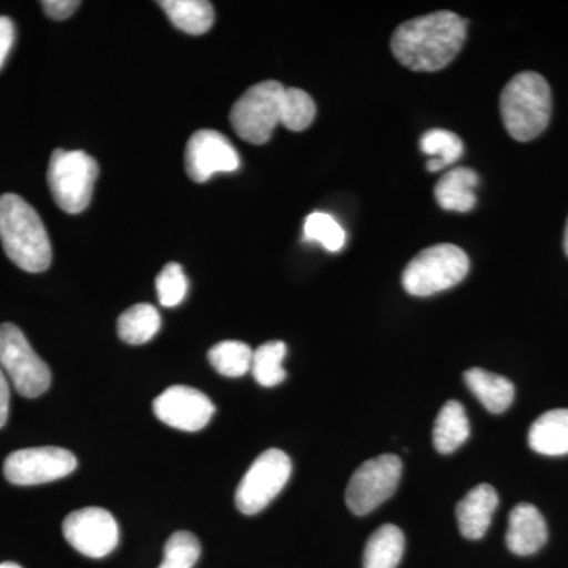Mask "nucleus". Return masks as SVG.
Returning <instances> with one entry per match:
<instances>
[{
	"mask_svg": "<svg viewBox=\"0 0 568 568\" xmlns=\"http://www.w3.org/2000/svg\"><path fill=\"white\" fill-rule=\"evenodd\" d=\"M467 37V21L454 11H436L403 22L392 36L396 61L413 71L446 69Z\"/></svg>",
	"mask_w": 568,
	"mask_h": 568,
	"instance_id": "nucleus-1",
	"label": "nucleus"
},
{
	"mask_svg": "<svg viewBox=\"0 0 568 568\" xmlns=\"http://www.w3.org/2000/svg\"><path fill=\"white\" fill-rule=\"evenodd\" d=\"M0 241L9 260L29 274L51 265L52 250L47 227L28 201L13 193L0 196Z\"/></svg>",
	"mask_w": 568,
	"mask_h": 568,
	"instance_id": "nucleus-2",
	"label": "nucleus"
},
{
	"mask_svg": "<svg viewBox=\"0 0 568 568\" xmlns=\"http://www.w3.org/2000/svg\"><path fill=\"white\" fill-rule=\"evenodd\" d=\"M551 89L536 71H523L508 81L500 93V115L504 126L514 140H536L551 119Z\"/></svg>",
	"mask_w": 568,
	"mask_h": 568,
	"instance_id": "nucleus-3",
	"label": "nucleus"
},
{
	"mask_svg": "<svg viewBox=\"0 0 568 568\" xmlns=\"http://www.w3.org/2000/svg\"><path fill=\"white\" fill-rule=\"evenodd\" d=\"M469 257L457 245L440 244L424 250L403 272V287L416 297L450 290L466 278Z\"/></svg>",
	"mask_w": 568,
	"mask_h": 568,
	"instance_id": "nucleus-4",
	"label": "nucleus"
},
{
	"mask_svg": "<svg viewBox=\"0 0 568 568\" xmlns=\"http://www.w3.org/2000/svg\"><path fill=\"white\" fill-rule=\"evenodd\" d=\"M99 174V163L89 153L55 149L48 166V183L55 204L67 213L85 211Z\"/></svg>",
	"mask_w": 568,
	"mask_h": 568,
	"instance_id": "nucleus-5",
	"label": "nucleus"
},
{
	"mask_svg": "<svg viewBox=\"0 0 568 568\" xmlns=\"http://www.w3.org/2000/svg\"><path fill=\"white\" fill-rule=\"evenodd\" d=\"M284 89L278 81L254 84L234 103L231 125L246 142L261 145L271 140L278 123H282Z\"/></svg>",
	"mask_w": 568,
	"mask_h": 568,
	"instance_id": "nucleus-6",
	"label": "nucleus"
},
{
	"mask_svg": "<svg viewBox=\"0 0 568 568\" xmlns=\"http://www.w3.org/2000/svg\"><path fill=\"white\" fill-rule=\"evenodd\" d=\"M0 368L26 398H37L51 386L50 366L37 355L21 328L11 323L0 324Z\"/></svg>",
	"mask_w": 568,
	"mask_h": 568,
	"instance_id": "nucleus-7",
	"label": "nucleus"
},
{
	"mask_svg": "<svg viewBox=\"0 0 568 568\" xmlns=\"http://www.w3.org/2000/svg\"><path fill=\"white\" fill-rule=\"evenodd\" d=\"M291 458L278 448H268L254 459L235 491V506L244 515H256L275 499L290 481Z\"/></svg>",
	"mask_w": 568,
	"mask_h": 568,
	"instance_id": "nucleus-8",
	"label": "nucleus"
},
{
	"mask_svg": "<svg viewBox=\"0 0 568 568\" xmlns=\"http://www.w3.org/2000/svg\"><path fill=\"white\" fill-rule=\"evenodd\" d=\"M403 463L396 455H381L368 459L351 477L346 504L355 515L372 514L394 495L402 480Z\"/></svg>",
	"mask_w": 568,
	"mask_h": 568,
	"instance_id": "nucleus-9",
	"label": "nucleus"
},
{
	"mask_svg": "<svg viewBox=\"0 0 568 568\" xmlns=\"http://www.w3.org/2000/svg\"><path fill=\"white\" fill-rule=\"evenodd\" d=\"M77 467V457L67 448L33 447L10 454L3 474L10 484L31 487L70 476Z\"/></svg>",
	"mask_w": 568,
	"mask_h": 568,
	"instance_id": "nucleus-10",
	"label": "nucleus"
},
{
	"mask_svg": "<svg viewBox=\"0 0 568 568\" xmlns=\"http://www.w3.org/2000/svg\"><path fill=\"white\" fill-rule=\"evenodd\" d=\"M62 530L71 547L92 559L111 555L119 544L118 521L110 511L100 507L71 511L63 519Z\"/></svg>",
	"mask_w": 568,
	"mask_h": 568,
	"instance_id": "nucleus-11",
	"label": "nucleus"
},
{
	"mask_svg": "<svg viewBox=\"0 0 568 568\" xmlns=\"http://www.w3.org/2000/svg\"><path fill=\"white\" fill-rule=\"evenodd\" d=\"M185 166L192 181L203 183L212 175L237 171L241 168V155L223 133L200 130L186 144Z\"/></svg>",
	"mask_w": 568,
	"mask_h": 568,
	"instance_id": "nucleus-12",
	"label": "nucleus"
},
{
	"mask_svg": "<svg viewBox=\"0 0 568 568\" xmlns=\"http://www.w3.org/2000/svg\"><path fill=\"white\" fill-rule=\"evenodd\" d=\"M153 413L164 425L193 433L207 426L215 414V406L196 388L171 386L153 399Z\"/></svg>",
	"mask_w": 568,
	"mask_h": 568,
	"instance_id": "nucleus-13",
	"label": "nucleus"
},
{
	"mask_svg": "<svg viewBox=\"0 0 568 568\" xmlns=\"http://www.w3.org/2000/svg\"><path fill=\"white\" fill-rule=\"evenodd\" d=\"M547 521L536 506L523 503L510 511L506 544L514 555H536L547 544Z\"/></svg>",
	"mask_w": 568,
	"mask_h": 568,
	"instance_id": "nucleus-14",
	"label": "nucleus"
},
{
	"mask_svg": "<svg viewBox=\"0 0 568 568\" xmlns=\"http://www.w3.org/2000/svg\"><path fill=\"white\" fill-rule=\"evenodd\" d=\"M499 496L491 485H477L457 506L459 532L469 540H480L488 532Z\"/></svg>",
	"mask_w": 568,
	"mask_h": 568,
	"instance_id": "nucleus-15",
	"label": "nucleus"
},
{
	"mask_svg": "<svg viewBox=\"0 0 568 568\" xmlns=\"http://www.w3.org/2000/svg\"><path fill=\"white\" fill-rule=\"evenodd\" d=\"M529 446L547 457L568 454V409H552L537 418L529 429Z\"/></svg>",
	"mask_w": 568,
	"mask_h": 568,
	"instance_id": "nucleus-16",
	"label": "nucleus"
},
{
	"mask_svg": "<svg viewBox=\"0 0 568 568\" xmlns=\"http://www.w3.org/2000/svg\"><path fill=\"white\" fill-rule=\"evenodd\" d=\"M478 175L469 168H455L437 182L435 196L437 204L446 211L469 212L477 204L476 186Z\"/></svg>",
	"mask_w": 568,
	"mask_h": 568,
	"instance_id": "nucleus-17",
	"label": "nucleus"
},
{
	"mask_svg": "<svg viewBox=\"0 0 568 568\" xmlns=\"http://www.w3.org/2000/svg\"><path fill=\"white\" fill-rule=\"evenodd\" d=\"M465 383L489 413H506L514 403L515 386L507 377L495 375L487 369L470 368L465 373Z\"/></svg>",
	"mask_w": 568,
	"mask_h": 568,
	"instance_id": "nucleus-18",
	"label": "nucleus"
},
{
	"mask_svg": "<svg viewBox=\"0 0 568 568\" xmlns=\"http://www.w3.org/2000/svg\"><path fill=\"white\" fill-rule=\"evenodd\" d=\"M470 428L465 407L450 399L437 414L433 428V444L439 454L448 455L458 450L469 437Z\"/></svg>",
	"mask_w": 568,
	"mask_h": 568,
	"instance_id": "nucleus-19",
	"label": "nucleus"
},
{
	"mask_svg": "<svg viewBox=\"0 0 568 568\" xmlns=\"http://www.w3.org/2000/svg\"><path fill=\"white\" fill-rule=\"evenodd\" d=\"M405 534L395 525H384L365 545L364 568H396L405 555Z\"/></svg>",
	"mask_w": 568,
	"mask_h": 568,
	"instance_id": "nucleus-20",
	"label": "nucleus"
},
{
	"mask_svg": "<svg viewBox=\"0 0 568 568\" xmlns=\"http://www.w3.org/2000/svg\"><path fill=\"white\" fill-rule=\"evenodd\" d=\"M159 6L175 28L190 36H203L215 22V11L207 0H164Z\"/></svg>",
	"mask_w": 568,
	"mask_h": 568,
	"instance_id": "nucleus-21",
	"label": "nucleus"
},
{
	"mask_svg": "<svg viewBox=\"0 0 568 568\" xmlns=\"http://www.w3.org/2000/svg\"><path fill=\"white\" fill-rule=\"evenodd\" d=\"M162 327V316L155 306L149 304L133 305L125 310L118 320V334L122 342L140 346L151 342Z\"/></svg>",
	"mask_w": 568,
	"mask_h": 568,
	"instance_id": "nucleus-22",
	"label": "nucleus"
},
{
	"mask_svg": "<svg viewBox=\"0 0 568 568\" xmlns=\"http://www.w3.org/2000/svg\"><path fill=\"white\" fill-rule=\"evenodd\" d=\"M420 149L429 159L428 171L437 173V171L446 170L447 166L458 162L465 152V144L459 140L457 134L447 132V130H429L420 140Z\"/></svg>",
	"mask_w": 568,
	"mask_h": 568,
	"instance_id": "nucleus-23",
	"label": "nucleus"
},
{
	"mask_svg": "<svg viewBox=\"0 0 568 568\" xmlns=\"http://www.w3.org/2000/svg\"><path fill=\"white\" fill-rule=\"evenodd\" d=\"M287 347L283 342L264 343L253 351L252 375L260 386L275 387L286 379V369L283 361L286 357Z\"/></svg>",
	"mask_w": 568,
	"mask_h": 568,
	"instance_id": "nucleus-24",
	"label": "nucleus"
},
{
	"mask_svg": "<svg viewBox=\"0 0 568 568\" xmlns=\"http://www.w3.org/2000/svg\"><path fill=\"white\" fill-rule=\"evenodd\" d=\"M253 349L244 342L219 343L209 351V362L220 375L227 377H241L252 369Z\"/></svg>",
	"mask_w": 568,
	"mask_h": 568,
	"instance_id": "nucleus-25",
	"label": "nucleus"
},
{
	"mask_svg": "<svg viewBox=\"0 0 568 568\" xmlns=\"http://www.w3.org/2000/svg\"><path fill=\"white\" fill-rule=\"evenodd\" d=\"M316 118V104L312 97L297 88L284 89L282 123L291 132H304Z\"/></svg>",
	"mask_w": 568,
	"mask_h": 568,
	"instance_id": "nucleus-26",
	"label": "nucleus"
},
{
	"mask_svg": "<svg viewBox=\"0 0 568 568\" xmlns=\"http://www.w3.org/2000/svg\"><path fill=\"white\" fill-rule=\"evenodd\" d=\"M304 239L305 242H317L327 252L336 253L345 246L346 233L331 213L315 212L306 216Z\"/></svg>",
	"mask_w": 568,
	"mask_h": 568,
	"instance_id": "nucleus-27",
	"label": "nucleus"
},
{
	"mask_svg": "<svg viewBox=\"0 0 568 568\" xmlns=\"http://www.w3.org/2000/svg\"><path fill=\"white\" fill-rule=\"evenodd\" d=\"M201 556L197 537L186 530L173 534L164 547L163 562L159 568H193Z\"/></svg>",
	"mask_w": 568,
	"mask_h": 568,
	"instance_id": "nucleus-28",
	"label": "nucleus"
},
{
	"mask_svg": "<svg viewBox=\"0 0 568 568\" xmlns=\"http://www.w3.org/2000/svg\"><path fill=\"white\" fill-rule=\"evenodd\" d=\"M155 284L160 304L166 308L181 305L189 293V280H186L182 265L178 263L164 265L163 271L156 276Z\"/></svg>",
	"mask_w": 568,
	"mask_h": 568,
	"instance_id": "nucleus-29",
	"label": "nucleus"
},
{
	"mask_svg": "<svg viewBox=\"0 0 568 568\" xmlns=\"http://www.w3.org/2000/svg\"><path fill=\"white\" fill-rule=\"evenodd\" d=\"M80 6V0H44V2H41L44 13L52 20L59 21L70 18Z\"/></svg>",
	"mask_w": 568,
	"mask_h": 568,
	"instance_id": "nucleus-30",
	"label": "nucleus"
},
{
	"mask_svg": "<svg viewBox=\"0 0 568 568\" xmlns=\"http://www.w3.org/2000/svg\"><path fill=\"white\" fill-rule=\"evenodd\" d=\"M14 43V24L10 18L0 17V70L9 58Z\"/></svg>",
	"mask_w": 568,
	"mask_h": 568,
	"instance_id": "nucleus-31",
	"label": "nucleus"
},
{
	"mask_svg": "<svg viewBox=\"0 0 568 568\" xmlns=\"http://www.w3.org/2000/svg\"><path fill=\"white\" fill-rule=\"evenodd\" d=\"M10 409V387L6 373L0 368V428L7 424Z\"/></svg>",
	"mask_w": 568,
	"mask_h": 568,
	"instance_id": "nucleus-32",
	"label": "nucleus"
},
{
	"mask_svg": "<svg viewBox=\"0 0 568 568\" xmlns=\"http://www.w3.org/2000/svg\"><path fill=\"white\" fill-rule=\"evenodd\" d=\"M564 252H566L567 257H568V220H567L566 233H564Z\"/></svg>",
	"mask_w": 568,
	"mask_h": 568,
	"instance_id": "nucleus-33",
	"label": "nucleus"
},
{
	"mask_svg": "<svg viewBox=\"0 0 568 568\" xmlns=\"http://www.w3.org/2000/svg\"><path fill=\"white\" fill-rule=\"evenodd\" d=\"M0 568H22V567L18 566V564H14V562H3V564H0Z\"/></svg>",
	"mask_w": 568,
	"mask_h": 568,
	"instance_id": "nucleus-34",
	"label": "nucleus"
}]
</instances>
